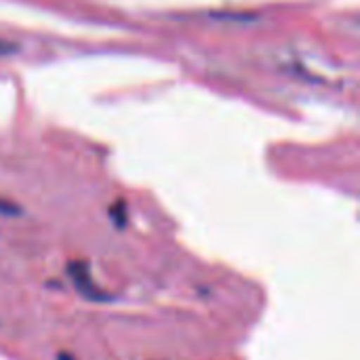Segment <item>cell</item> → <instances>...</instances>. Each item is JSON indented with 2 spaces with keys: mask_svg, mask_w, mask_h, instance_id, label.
Instances as JSON below:
<instances>
[{
  "mask_svg": "<svg viewBox=\"0 0 360 360\" xmlns=\"http://www.w3.org/2000/svg\"><path fill=\"white\" fill-rule=\"evenodd\" d=\"M68 274H70L74 287L78 289V293H80L82 297H86V300H91V302H105V300H108V295L93 283L91 270H89L86 264H82V262H72V264L68 266Z\"/></svg>",
  "mask_w": 360,
  "mask_h": 360,
  "instance_id": "6da1fadb",
  "label": "cell"
},
{
  "mask_svg": "<svg viewBox=\"0 0 360 360\" xmlns=\"http://www.w3.org/2000/svg\"><path fill=\"white\" fill-rule=\"evenodd\" d=\"M19 213H21V209H19L13 200L0 198V215H4V217H15V215H19Z\"/></svg>",
  "mask_w": 360,
  "mask_h": 360,
  "instance_id": "7a4b0ae2",
  "label": "cell"
},
{
  "mask_svg": "<svg viewBox=\"0 0 360 360\" xmlns=\"http://www.w3.org/2000/svg\"><path fill=\"white\" fill-rule=\"evenodd\" d=\"M110 213H112V215L116 217V224H118V226H124V221H127V207H124L122 202L114 205Z\"/></svg>",
  "mask_w": 360,
  "mask_h": 360,
  "instance_id": "3957f363",
  "label": "cell"
},
{
  "mask_svg": "<svg viewBox=\"0 0 360 360\" xmlns=\"http://www.w3.org/2000/svg\"><path fill=\"white\" fill-rule=\"evenodd\" d=\"M17 51V44H13V42H8V40H2L0 38V57H4V55H13Z\"/></svg>",
  "mask_w": 360,
  "mask_h": 360,
  "instance_id": "277c9868",
  "label": "cell"
},
{
  "mask_svg": "<svg viewBox=\"0 0 360 360\" xmlns=\"http://www.w3.org/2000/svg\"><path fill=\"white\" fill-rule=\"evenodd\" d=\"M59 360H74V359H70V356H65V354H59Z\"/></svg>",
  "mask_w": 360,
  "mask_h": 360,
  "instance_id": "5b68a950",
  "label": "cell"
}]
</instances>
